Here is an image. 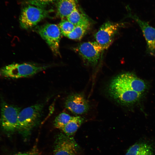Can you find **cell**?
I'll list each match as a JSON object with an SVG mask.
<instances>
[{
  "mask_svg": "<svg viewBox=\"0 0 155 155\" xmlns=\"http://www.w3.org/2000/svg\"><path fill=\"white\" fill-rule=\"evenodd\" d=\"M43 105L38 103L26 107L20 111L18 117L17 130L25 135H28L39 123Z\"/></svg>",
  "mask_w": 155,
  "mask_h": 155,
  "instance_id": "6da1fadb",
  "label": "cell"
},
{
  "mask_svg": "<svg viewBox=\"0 0 155 155\" xmlns=\"http://www.w3.org/2000/svg\"><path fill=\"white\" fill-rule=\"evenodd\" d=\"M47 67L27 63H13L3 67L0 71V73L3 76L13 78L27 77L35 75Z\"/></svg>",
  "mask_w": 155,
  "mask_h": 155,
  "instance_id": "7a4b0ae2",
  "label": "cell"
},
{
  "mask_svg": "<svg viewBox=\"0 0 155 155\" xmlns=\"http://www.w3.org/2000/svg\"><path fill=\"white\" fill-rule=\"evenodd\" d=\"M48 12L37 6L28 5L22 9L20 17V22L23 29H28L34 27L47 17Z\"/></svg>",
  "mask_w": 155,
  "mask_h": 155,
  "instance_id": "3957f363",
  "label": "cell"
},
{
  "mask_svg": "<svg viewBox=\"0 0 155 155\" xmlns=\"http://www.w3.org/2000/svg\"><path fill=\"white\" fill-rule=\"evenodd\" d=\"M108 91L110 96L114 100L125 105L131 104L136 102L142 95L112 81L109 86Z\"/></svg>",
  "mask_w": 155,
  "mask_h": 155,
  "instance_id": "277c9868",
  "label": "cell"
},
{
  "mask_svg": "<svg viewBox=\"0 0 155 155\" xmlns=\"http://www.w3.org/2000/svg\"><path fill=\"white\" fill-rule=\"evenodd\" d=\"M37 32L49 45L56 56H60L59 43L61 32L58 26L55 24H48L38 28Z\"/></svg>",
  "mask_w": 155,
  "mask_h": 155,
  "instance_id": "5b68a950",
  "label": "cell"
},
{
  "mask_svg": "<svg viewBox=\"0 0 155 155\" xmlns=\"http://www.w3.org/2000/svg\"><path fill=\"white\" fill-rule=\"evenodd\" d=\"M76 50L84 63L91 66L97 64L104 50L96 41L82 43L78 46Z\"/></svg>",
  "mask_w": 155,
  "mask_h": 155,
  "instance_id": "8992f818",
  "label": "cell"
},
{
  "mask_svg": "<svg viewBox=\"0 0 155 155\" xmlns=\"http://www.w3.org/2000/svg\"><path fill=\"white\" fill-rule=\"evenodd\" d=\"M79 147L71 137L61 133L56 137L53 155H78Z\"/></svg>",
  "mask_w": 155,
  "mask_h": 155,
  "instance_id": "52a82bcc",
  "label": "cell"
},
{
  "mask_svg": "<svg viewBox=\"0 0 155 155\" xmlns=\"http://www.w3.org/2000/svg\"><path fill=\"white\" fill-rule=\"evenodd\" d=\"M122 24L107 22L100 27L95 35L96 41L104 50L107 49L113 42L115 35Z\"/></svg>",
  "mask_w": 155,
  "mask_h": 155,
  "instance_id": "ba28073f",
  "label": "cell"
},
{
  "mask_svg": "<svg viewBox=\"0 0 155 155\" xmlns=\"http://www.w3.org/2000/svg\"><path fill=\"white\" fill-rule=\"evenodd\" d=\"M19 108L3 103L1 108V124L5 131L12 132L17 130Z\"/></svg>",
  "mask_w": 155,
  "mask_h": 155,
  "instance_id": "9c48e42d",
  "label": "cell"
},
{
  "mask_svg": "<svg viewBox=\"0 0 155 155\" xmlns=\"http://www.w3.org/2000/svg\"><path fill=\"white\" fill-rule=\"evenodd\" d=\"M112 81L142 94L146 88V86L144 81L131 73L121 74L114 78Z\"/></svg>",
  "mask_w": 155,
  "mask_h": 155,
  "instance_id": "30bf717a",
  "label": "cell"
},
{
  "mask_svg": "<svg viewBox=\"0 0 155 155\" xmlns=\"http://www.w3.org/2000/svg\"><path fill=\"white\" fill-rule=\"evenodd\" d=\"M130 16L136 22L142 30L146 41L148 53L155 57V28L141 20L136 15L131 14Z\"/></svg>",
  "mask_w": 155,
  "mask_h": 155,
  "instance_id": "8fae6325",
  "label": "cell"
},
{
  "mask_svg": "<svg viewBox=\"0 0 155 155\" xmlns=\"http://www.w3.org/2000/svg\"><path fill=\"white\" fill-rule=\"evenodd\" d=\"M65 106L72 113L78 115L84 113L88 111L89 105L83 96L75 94L69 96L65 102Z\"/></svg>",
  "mask_w": 155,
  "mask_h": 155,
  "instance_id": "7c38bea8",
  "label": "cell"
},
{
  "mask_svg": "<svg viewBox=\"0 0 155 155\" xmlns=\"http://www.w3.org/2000/svg\"><path fill=\"white\" fill-rule=\"evenodd\" d=\"M57 5V15L64 20L77 7V0H59Z\"/></svg>",
  "mask_w": 155,
  "mask_h": 155,
  "instance_id": "4fadbf2b",
  "label": "cell"
},
{
  "mask_svg": "<svg viewBox=\"0 0 155 155\" xmlns=\"http://www.w3.org/2000/svg\"><path fill=\"white\" fill-rule=\"evenodd\" d=\"M154 148L150 144L139 142L130 146L125 155H154Z\"/></svg>",
  "mask_w": 155,
  "mask_h": 155,
  "instance_id": "5bb4252c",
  "label": "cell"
},
{
  "mask_svg": "<svg viewBox=\"0 0 155 155\" xmlns=\"http://www.w3.org/2000/svg\"><path fill=\"white\" fill-rule=\"evenodd\" d=\"M69 21L75 26L90 25L89 20L86 15L76 8L67 18Z\"/></svg>",
  "mask_w": 155,
  "mask_h": 155,
  "instance_id": "9a60e30c",
  "label": "cell"
},
{
  "mask_svg": "<svg viewBox=\"0 0 155 155\" xmlns=\"http://www.w3.org/2000/svg\"><path fill=\"white\" fill-rule=\"evenodd\" d=\"M84 119L79 116L72 117L68 123L61 130L66 135L71 136L83 122Z\"/></svg>",
  "mask_w": 155,
  "mask_h": 155,
  "instance_id": "2e32d148",
  "label": "cell"
},
{
  "mask_svg": "<svg viewBox=\"0 0 155 155\" xmlns=\"http://www.w3.org/2000/svg\"><path fill=\"white\" fill-rule=\"evenodd\" d=\"M90 26V25L76 26L71 32L63 35L70 39L80 40L86 33Z\"/></svg>",
  "mask_w": 155,
  "mask_h": 155,
  "instance_id": "e0dca14e",
  "label": "cell"
},
{
  "mask_svg": "<svg viewBox=\"0 0 155 155\" xmlns=\"http://www.w3.org/2000/svg\"><path fill=\"white\" fill-rule=\"evenodd\" d=\"M72 117L65 112L60 113L55 119L54 123L55 127L61 130L69 121Z\"/></svg>",
  "mask_w": 155,
  "mask_h": 155,
  "instance_id": "ac0fdd59",
  "label": "cell"
},
{
  "mask_svg": "<svg viewBox=\"0 0 155 155\" xmlns=\"http://www.w3.org/2000/svg\"><path fill=\"white\" fill-rule=\"evenodd\" d=\"M61 34L63 35L68 34L72 31L75 26L68 20H62L58 26Z\"/></svg>",
  "mask_w": 155,
  "mask_h": 155,
  "instance_id": "d6986e66",
  "label": "cell"
},
{
  "mask_svg": "<svg viewBox=\"0 0 155 155\" xmlns=\"http://www.w3.org/2000/svg\"><path fill=\"white\" fill-rule=\"evenodd\" d=\"M59 0H29L30 2L35 6L41 7L46 6Z\"/></svg>",
  "mask_w": 155,
  "mask_h": 155,
  "instance_id": "ffe728a7",
  "label": "cell"
},
{
  "mask_svg": "<svg viewBox=\"0 0 155 155\" xmlns=\"http://www.w3.org/2000/svg\"><path fill=\"white\" fill-rule=\"evenodd\" d=\"M14 155H40V154L37 149L35 147L29 151L18 153Z\"/></svg>",
  "mask_w": 155,
  "mask_h": 155,
  "instance_id": "44dd1931",
  "label": "cell"
}]
</instances>
